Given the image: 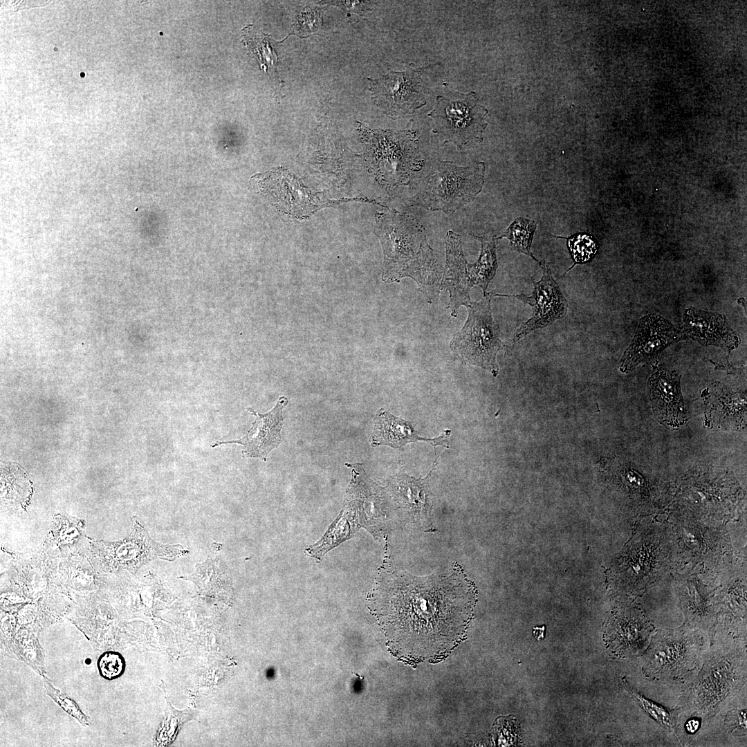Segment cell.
<instances>
[{"mask_svg":"<svg viewBox=\"0 0 747 747\" xmlns=\"http://www.w3.org/2000/svg\"><path fill=\"white\" fill-rule=\"evenodd\" d=\"M477 597L474 583L456 562L426 576L387 562L369 601L389 651L416 667L444 660L465 638Z\"/></svg>","mask_w":747,"mask_h":747,"instance_id":"6da1fadb","label":"cell"},{"mask_svg":"<svg viewBox=\"0 0 747 747\" xmlns=\"http://www.w3.org/2000/svg\"><path fill=\"white\" fill-rule=\"evenodd\" d=\"M374 232L383 248V280L398 282L410 277L432 298L441 272L425 227L412 215L390 210L389 213H376Z\"/></svg>","mask_w":747,"mask_h":747,"instance_id":"7a4b0ae2","label":"cell"},{"mask_svg":"<svg viewBox=\"0 0 747 747\" xmlns=\"http://www.w3.org/2000/svg\"><path fill=\"white\" fill-rule=\"evenodd\" d=\"M365 146L363 156L368 172L383 187L393 190L407 185L425 164L416 131L370 129L358 127Z\"/></svg>","mask_w":747,"mask_h":747,"instance_id":"3957f363","label":"cell"},{"mask_svg":"<svg viewBox=\"0 0 747 747\" xmlns=\"http://www.w3.org/2000/svg\"><path fill=\"white\" fill-rule=\"evenodd\" d=\"M485 171L483 162L461 167L450 161L437 160L429 174L418 180L415 194L407 199L408 204L452 214L472 203L481 192Z\"/></svg>","mask_w":747,"mask_h":747,"instance_id":"277c9868","label":"cell"},{"mask_svg":"<svg viewBox=\"0 0 747 747\" xmlns=\"http://www.w3.org/2000/svg\"><path fill=\"white\" fill-rule=\"evenodd\" d=\"M88 542L87 558L100 572L125 569L135 573L155 558L173 561L189 553L180 544L163 545L151 540L136 517L132 518L131 533L127 538L113 542Z\"/></svg>","mask_w":747,"mask_h":747,"instance_id":"5b68a950","label":"cell"},{"mask_svg":"<svg viewBox=\"0 0 747 747\" xmlns=\"http://www.w3.org/2000/svg\"><path fill=\"white\" fill-rule=\"evenodd\" d=\"M705 640L685 629L662 631L653 636L642 656V670L652 680L680 681L694 672L701 660Z\"/></svg>","mask_w":747,"mask_h":747,"instance_id":"8992f818","label":"cell"},{"mask_svg":"<svg viewBox=\"0 0 747 747\" xmlns=\"http://www.w3.org/2000/svg\"><path fill=\"white\" fill-rule=\"evenodd\" d=\"M443 86L445 94L436 96L434 108L427 113L433 120L432 132L442 134L445 143L454 144L458 150L471 141L481 143L488 110L474 91L463 93L451 91L446 82Z\"/></svg>","mask_w":747,"mask_h":747,"instance_id":"52a82bcc","label":"cell"},{"mask_svg":"<svg viewBox=\"0 0 747 747\" xmlns=\"http://www.w3.org/2000/svg\"><path fill=\"white\" fill-rule=\"evenodd\" d=\"M493 295L487 293L480 302H472L467 306L468 320L454 335L450 347L463 363L479 366L497 376L499 367L496 356L505 345L499 338V326L492 315L490 300Z\"/></svg>","mask_w":747,"mask_h":747,"instance_id":"ba28073f","label":"cell"},{"mask_svg":"<svg viewBox=\"0 0 747 747\" xmlns=\"http://www.w3.org/2000/svg\"><path fill=\"white\" fill-rule=\"evenodd\" d=\"M739 656L729 654L714 656L704 663L690 690L693 712L703 717L714 714L745 676Z\"/></svg>","mask_w":747,"mask_h":747,"instance_id":"9c48e42d","label":"cell"},{"mask_svg":"<svg viewBox=\"0 0 747 747\" xmlns=\"http://www.w3.org/2000/svg\"><path fill=\"white\" fill-rule=\"evenodd\" d=\"M427 67L390 71L378 78H367L374 104L392 119L412 114L425 106L426 86L422 73Z\"/></svg>","mask_w":747,"mask_h":747,"instance_id":"30bf717a","label":"cell"},{"mask_svg":"<svg viewBox=\"0 0 747 747\" xmlns=\"http://www.w3.org/2000/svg\"><path fill=\"white\" fill-rule=\"evenodd\" d=\"M542 270V277L539 282L532 278L534 290L531 296L524 293L518 295H499L495 296L514 297L529 304L533 308V315L522 323L516 330L513 342L516 343L533 331L551 324L556 320L564 317L567 312L568 304L560 287L553 279L551 270L544 259L539 261Z\"/></svg>","mask_w":747,"mask_h":747,"instance_id":"8fae6325","label":"cell"},{"mask_svg":"<svg viewBox=\"0 0 747 747\" xmlns=\"http://www.w3.org/2000/svg\"><path fill=\"white\" fill-rule=\"evenodd\" d=\"M260 192L281 212L304 218L321 208L324 201L300 184L282 167L257 176Z\"/></svg>","mask_w":747,"mask_h":747,"instance_id":"7c38bea8","label":"cell"},{"mask_svg":"<svg viewBox=\"0 0 747 747\" xmlns=\"http://www.w3.org/2000/svg\"><path fill=\"white\" fill-rule=\"evenodd\" d=\"M685 340L681 324L674 325L656 314L643 317L636 333L620 362V371L627 373L642 362L654 359L667 347Z\"/></svg>","mask_w":747,"mask_h":747,"instance_id":"4fadbf2b","label":"cell"},{"mask_svg":"<svg viewBox=\"0 0 747 747\" xmlns=\"http://www.w3.org/2000/svg\"><path fill=\"white\" fill-rule=\"evenodd\" d=\"M652 367L648 386L652 411L661 424L672 429L680 427L688 421L681 390V374L665 368L658 361H654Z\"/></svg>","mask_w":747,"mask_h":747,"instance_id":"5bb4252c","label":"cell"},{"mask_svg":"<svg viewBox=\"0 0 747 747\" xmlns=\"http://www.w3.org/2000/svg\"><path fill=\"white\" fill-rule=\"evenodd\" d=\"M287 403V398L281 396L275 406L266 414H260L252 408H247L248 412L255 416V420L247 434L237 440L216 441L212 443L211 447L228 443L240 444L243 447L242 452L246 457L259 458L264 461H267L269 453L282 441V412Z\"/></svg>","mask_w":747,"mask_h":747,"instance_id":"9a60e30c","label":"cell"},{"mask_svg":"<svg viewBox=\"0 0 747 747\" xmlns=\"http://www.w3.org/2000/svg\"><path fill=\"white\" fill-rule=\"evenodd\" d=\"M683 319L681 326L685 340L690 338L728 351L737 349L741 342L739 335L728 326L723 314L690 307L684 311Z\"/></svg>","mask_w":747,"mask_h":747,"instance_id":"2e32d148","label":"cell"},{"mask_svg":"<svg viewBox=\"0 0 747 747\" xmlns=\"http://www.w3.org/2000/svg\"><path fill=\"white\" fill-rule=\"evenodd\" d=\"M444 239L446 262L441 287L450 292L449 308H451L452 315L456 316L461 306L467 307L471 304L470 290L472 286L468 279V262L463 253L460 235L449 230Z\"/></svg>","mask_w":747,"mask_h":747,"instance_id":"e0dca14e","label":"cell"},{"mask_svg":"<svg viewBox=\"0 0 747 747\" xmlns=\"http://www.w3.org/2000/svg\"><path fill=\"white\" fill-rule=\"evenodd\" d=\"M371 445H388L394 448L403 447L407 443L425 441L434 447L441 445L448 448L446 438L450 434L446 430L437 438L425 439L418 435L407 421L388 413L383 408L379 409L373 420Z\"/></svg>","mask_w":747,"mask_h":747,"instance_id":"ac0fdd59","label":"cell"},{"mask_svg":"<svg viewBox=\"0 0 747 747\" xmlns=\"http://www.w3.org/2000/svg\"><path fill=\"white\" fill-rule=\"evenodd\" d=\"M714 398H708L705 414L707 425L720 428L739 429L746 425V394L734 392L717 382L712 386Z\"/></svg>","mask_w":747,"mask_h":747,"instance_id":"d6986e66","label":"cell"},{"mask_svg":"<svg viewBox=\"0 0 747 747\" xmlns=\"http://www.w3.org/2000/svg\"><path fill=\"white\" fill-rule=\"evenodd\" d=\"M615 629L616 647L624 655L638 654L649 642L654 627L638 609L627 610L617 620Z\"/></svg>","mask_w":747,"mask_h":747,"instance_id":"ffe728a7","label":"cell"},{"mask_svg":"<svg viewBox=\"0 0 747 747\" xmlns=\"http://www.w3.org/2000/svg\"><path fill=\"white\" fill-rule=\"evenodd\" d=\"M474 237L481 241V247L477 261L474 264H467V273L470 286H479L486 295L489 282L496 274L498 268L496 255V237L488 239L483 236Z\"/></svg>","mask_w":747,"mask_h":747,"instance_id":"44dd1931","label":"cell"},{"mask_svg":"<svg viewBox=\"0 0 747 747\" xmlns=\"http://www.w3.org/2000/svg\"><path fill=\"white\" fill-rule=\"evenodd\" d=\"M536 228L535 221L517 217L501 235L496 237L497 240L506 238L510 241L511 250L525 254L539 263L531 249Z\"/></svg>","mask_w":747,"mask_h":747,"instance_id":"7402d4cb","label":"cell"},{"mask_svg":"<svg viewBox=\"0 0 747 747\" xmlns=\"http://www.w3.org/2000/svg\"><path fill=\"white\" fill-rule=\"evenodd\" d=\"M566 240V246L573 261V265L565 274L577 264L591 261L597 255L598 244L595 237L587 232H577L568 237L553 235Z\"/></svg>","mask_w":747,"mask_h":747,"instance_id":"603a6c76","label":"cell"},{"mask_svg":"<svg viewBox=\"0 0 747 747\" xmlns=\"http://www.w3.org/2000/svg\"><path fill=\"white\" fill-rule=\"evenodd\" d=\"M245 40L250 50L259 57L261 68H277V56L271 46L270 37L260 32H255L250 26L243 28Z\"/></svg>","mask_w":747,"mask_h":747,"instance_id":"cb8c5ba5","label":"cell"},{"mask_svg":"<svg viewBox=\"0 0 747 747\" xmlns=\"http://www.w3.org/2000/svg\"><path fill=\"white\" fill-rule=\"evenodd\" d=\"M626 688L636 699L640 707L656 722L663 727L670 730H674L676 725V717L674 712L663 707V706L647 698L643 694L636 691L627 682Z\"/></svg>","mask_w":747,"mask_h":747,"instance_id":"d4e9b609","label":"cell"},{"mask_svg":"<svg viewBox=\"0 0 747 747\" xmlns=\"http://www.w3.org/2000/svg\"><path fill=\"white\" fill-rule=\"evenodd\" d=\"M125 663L122 656L116 652L109 651L100 655L98 661L100 674L104 679L113 680L124 672Z\"/></svg>","mask_w":747,"mask_h":747,"instance_id":"484cf974","label":"cell"},{"mask_svg":"<svg viewBox=\"0 0 747 747\" xmlns=\"http://www.w3.org/2000/svg\"><path fill=\"white\" fill-rule=\"evenodd\" d=\"M44 683L49 695L61 708H63V710L80 721L83 725L86 726L89 723L87 717L82 713L77 705L73 700L66 697L59 691L56 690L48 681L44 679Z\"/></svg>","mask_w":747,"mask_h":747,"instance_id":"4316f807","label":"cell"},{"mask_svg":"<svg viewBox=\"0 0 747 747\" xmlns=\"http://www.w3.org/2000/svg\"><path fill=\"white\" fill-rule=\"evenodd\" d=\"M320 24V15L316 10L305 8L296 16L295 26L299 31H314Z\"/></svg>","mask_w":747,"mask_h":747,"instance_id":"83f0119b","label":"cell"},{"mask_svg":"<svg viewBox=\"0 0 747 747\" xmlns=\"http://www.w3.org/2000/svg\"><path fill=\"white\" fill-rule=\"evenodd\" d=\"M726 725L732 731H737L739 733L746 732V712L739 711L733 712L732 714H728L726 718Z\"/></svg>","mask_w":747,"mask_h":747,"instance_id":"f1b7e54d","label":"cell"},{"mask_svg":"<svg viewBox=\"0 0 747 747\" xmlns=\"http://www.w3.org/2000/svg\"><path fill=\"white\" fill-rule=\"evenodd\" d=\"M336 5L341 6L343 9L347 10V13L351 12L360 14L365 12L370 8L371 2L369 1H334Z\"/></svg>","mask_w":747,"mask_h":747,"instance_id":"f546056e","label":"cell"},{"mask_svg":"<svg viewBox=\"0 0 747 747\" xmlns=\"http://www.w3.org/2000/svg\"><path fill=\"white\" fill-rule=\"evenodd\" d=\"M48 3V2L46 1H12L10 4L12 5V8H17V11L21 9L44 6Z\"/></svg>","mask_w":747,"mask_h":747,"instance_id":"4dcf8cb0","label":"cell"},{"mask_svg":"<svg viewBox=\"0 0 747 747\" xmlns=\"http://www.w3.org/2000/svg\"><path fill=\"white\" fill-rule=\"evenodd\" d=\"M699 722L698 720L691 719L688 722L686 728L689 732L694 733L699 728Z\"/></svg>","mask_w":747,"mask_h":747,"instance_id":"1f68e13d","label":"cell"},{"mask_svg":"<svg viewBox=\"0 0 747 747\" xmlns=\"http://www.w3.org/2000/svg\"><path fill=\"white\" fill-rule=\"evenodd\" d=\"M544 630H545L544 626H542L541 627H534L533 628V636H534V637L536 638L537 640H541L542 638H543L544 637Z\"/></svg>","mask_w":747,"mask_h":747,"instance_id":"d6a6232c","label":"cell"}]
</instances>
